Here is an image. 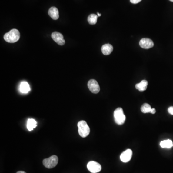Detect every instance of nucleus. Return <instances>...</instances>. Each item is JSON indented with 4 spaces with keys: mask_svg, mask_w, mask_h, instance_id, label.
I'll list each match as a JSON object with an SVG mask.
<instances>
[{
    "mask_svg": "<svg viewBox=\"0 0 173 173\" xmlns=\"http://www.w3.org/2000/svg\"><path fill=\"white\" fill-rule=\"evenodd\" d=\"M88 86L92 93L97 94L100 92V86L96 80L95 79H91L89 80L88 83Z\"/></svg>",
    "mask_w": 173,
    "mask_h": 173,
    "instance_id": "obj_6",
    "label": "nucleus"
},
{
    "mask_svg": "<svg viewBox=\"0 0 173 173\" xmlns=\"http://www.w3.org/2000/svg\"><path fill=\"white\" fill-rule=\"evenodd\" d=\"M58 162V158L57 156H52L48 158L43 160V164L45 167L48 169H51L55 167Z\"/></svg>",
    "mask_w": 173,
    "mask_h": 173,
    "instance_id": "obj_4",
    "label": "nucleus"
},
{
    "mask_svg": "<svg viewBox=\"0 0 173 173\" xmlns=\"http://www.w3.org/2000/svg\"><path fill=\"white\" fill-rule=\"evenodd\" d=\"M114 116L115 123L119 125H122L125 122L126 117L122 108L119 107L115 110L114 111Z\"/></svg>",
    "mask_w": 173,
    "mask_h": 173,
    "instance_id": "obj_2",
    "label": "nucleus"
},
{
    "mask_svg": "<svg viewBox=\"0 0 173 173\" xmlns=\"http://www.w3.org/2000/svg\"><path fill=\"white\" fill-rule=\"evenodd\" d=\"M97 15H98V17H100V16H101V14H100V13H98V12L97 13Z\"/></svg>",
    "mask_w": 173,
    "mask_h": 173,
    "instance_id": "obj_21",
    "label": "nucleus"
},
{
    "mask_svg": "<svg viewBox=\"0 0 173 173\" xmlns=\"http://www.w3.org/2000/svg\"><path fill=\"white\" fill-rule=\"evenodd\" d=\"M141 111L144 114H146V113H149L151 112V107L150 105L148 104H146V103H145V104H143L142 105L141 107Z\"/></svg>",
    "mask_w": 173,
    "mask_h": 173,
    "instance_id": "obj_17",
    "label": "nucleus"
},
{
    "mask_svg": "<svg viewBox=\"0 0 173 173\" xmlns=\"http://www.w3.org/2000/svg\"><path fill=\"white\" fill-rule=\"evenodd\" d=\"M168 111L169 114H170L171 115H173V107L171 106V107H169L168 109Z\"/></svg>",
    "mask_w": 173,
    "mask_h": 173,
    "instance_id": "obj_18",
    "label": "nucleus"
},
{
    "mask_svg": "<svg viewBox=\"0 0 173 173\" xmlns=\"http://www.w3.org/2000/svg\"><path fill=\"white\" fill-rule=\"evenodd\" d=\"M48 14L50 17L54 20H57L59 17V11L55 7H51L48 11Z\"/></svg>",
    "mask_w": 173,
    "mask_h": 173,
    "instance_id": "obj_10",
    "label": "nucleus"
},
{
    "mask_svg": "<svg viewBox=\"0 0 173 173\" xmlns=\"http://www.w3.org/2000/svg\"><path fill=\"white\" fill-rule=\"evenodd\" d=\"M148 84V82L146 80H142L141 82L136 84L135 86L136 89L138 90L139 91L143 92L146 90L147 88Z\"/></svg>",
    "mask_w": 173,
    "mask_h": 173,
    "instance_id": "obj_12",
    "label": "nucleus"
},
{
    "mask_svg": "<svg viewBox=\"0 0 173 173\" xmlns=\"http://www.w3.org/2000/svg\"><path fill=\"white\" fill-rule=\"evenodd\" d=\"M98 15L96 14H91L88 18V21L91 25H95L97 22Z\"/></svg>",
    "mask_w": 173,
    "mask_h": 173,
    "instance_id": "obj_16",
    "label": "nucleus"
},
{
    "mask_svg": "<svg viewBox=\"0 0 173 173\" xmlns=\"http://www.w3.org/2000/svg\"><path fill=\"white\" fill-rule=\"evenodd\" d=\"M78 133L82 137L85 138L87 137L90 133V127H88L87 122L84 120L79 121L78 124Z\"/></svg>",
    "mask_w": 173,
    "mask_h": 173,
    "instance_id": "obj_3",
    "label": "nucleus"
},
{
    "mask_svg": "<svg viewBox=\"0 0 173 173\" xmlns=\"http://www.w3.org/2000/svg\"><path fill=\"white\" fill-rule=\"evenodd\" d=\"M160 145L163 148H171L173 146V141L170 139H167L165 141H161Z\"/></svg>",
    "mask_w": 173,
    "mask_h": 173,
    "instance_id": "obj_15",
    "label": "nucleus"
},
{
    "mask_svg": "<svg viewBox=\"0 0 173 173\" xmlns=\"http://www.w3.org/2000/svg\"><path fill=\"white\" fill-rule=\"evenodd\" d=\"M30 90V87L27 82H23L21 83L20 86V91L21 92L27 93L28 92H29Z\"/></svg>",
    "mask_w": 173,
    "mask_h": 173,
    "instance_id": "obj_13",
    "label": "nucleus"
},
{
    "mask_svg": "<svg viewBox=\"0 0 173 173\" xmlns=\"http://www.w3.org/2000/svg\"><path fill=\"white\" fill-rule=\"evenodd\" d=\"M132 156V151L130 149H128L124 151L120 155V160L123 163H128L131 160Z\"/></svg>",
    "mask_w": 173,
    "mask_h": 173,
    "instance_id": "obj_9",
    "label": "nucleus"
},
{
    "mask_svg": "<svg viewBox=\"0 0 173 173\" xmlns=\"http://www.w3.org/2000/svg\"><path fill=\"white\" fill-rule=\"evenodd\" d=\"M20 37V32L18 29H13L4 35L5 41L9 43H15L18 42Z\"/></svg>",
    "mask_w": 173,
    "mask_h": 173,
    "instance_id": "obj_1",
    "label": "nucleus"
},
{
    "mask_svg": "<svg viewBox=\"0 0 173 173\" xmlns=\"http://www.w3.org/2000/svg\"><path fill=\"white\" fill-rule=\"evenodd\" d=\"M51 36L53 40L60 45H64L65 44V40H64V36L60 33L54 32L52 34Z\"/></svg>",
    "mask_w": 173,
    "mask_h": 173,
    "instance_id": "obj_7",
    "label": "nucleus"
},
{
    "mask_svg": "<svg viewBox=\"0 0 173 173\" xmlns=\"http://www.w3.org/2000/svg\"><path fill=\"white\" fill-rule=\"evenodd\" d=\"M113 51V47L110 44H104L101 47V52L102 54L105 55H110Z\"/></svg>",
    "mask_w": 173,
    "mask_h": 173,
    "instance_id": "obj_11",
    "label": "nucleus"
},
{
    "mask_svg": "<svg viewBox=\"0 0 173 173\" xmlns=\"http://www.w3.org/2000/svg\"><path fill=\"white\" fill-rule=\"evenodd\" d=\"M37 122L33 119H29L27 123V128L29 131L33 130L37 127Z\"/></svg>",
    "mask_w": 173,
    "mask_h": 173,
    "instance_id": "obj_14",
    "label": "nucleus"
},
{
    "mask_svg": "<svg viewBox=\"0 0 173 173\" xmlns=\"http://www.w3.org/2000/svg\"><path fill=\"white\" fill-rule=\"evenodd\" d=\"M88 169L92 173H97L101 171V166L96 161H90L87 164Z\"/></svg>",
    "mask_w": 173,
    "mask_h": 173,
    "instance_id": "obj_5",
    "label": "nucleus"
},
{
    "mask_svg": "<svg viewBox=\"0 0 173 173\" xmlns=\"http://www.w3.org/2000/svg\"><path fill=\"white\" fill-rule=\"evenodd\" d=\"M169 1H170L172 2H173V0H169Z\"/></svg>",
    "mask_w": 173,
    "mask_h": 173,
    "instance_id": "obj_23",
    "label": "nucleus"
},
{
    "mask_svg": "<svg viewBox=\"0 0 173 173\" xmlns=\"http://www.w3.org/2000/svg\"><path fill=\"white\" fill-rule=\"evenodd\" d=\"M139 45L143 49H149L153 47L154 43L150 38H143L139 42Z\"/></svg>",
    "mask_w": 173,
    "mask_h": 173,
    "instance_id": "obj_8",
    "label": "nucleus"
},
{
    "mask_svg": "<svg viewBox=\"0 0 173 173\" xmlns=\"http://www.w3.org/2000/svg\"><path fill=\"white\" fill-rule=\"evenodd\" d=\"M130 2H131L132 4H137L141 1L142 0H130Z\"/></svg>",
    "mask_w": 173,
    "mask_h": 173,
    "instance_id": "obj_19",
    "label": "nucleus"
},
{
    "mask_svg": "<svg viewBox=\"0 0 173 173\" xmlns=\"http://www.w3.org/2000/svg\"><path fill=\"white\" fill-rule=\"evenodd\" d=\"M16 173H26L25 172H24V171H18V172H17Z\"/></svg>",
    "mask_w": 173,
    "mask_h": 173,
    "instance_id": "obj_22",
    "label": "nucleus"
},
{
    "mask_svg": "<svg viewBox=\"0 0 173 173\" xmlns=\"http://www.w3.org/2000/svg\"><path fill=\"white\" fill-rule=\"evenodd\" d=\"M156 111L155 108H151V111L150 113L152 114H155L156 113Z\"/></svg>",
    "mask_w": 173,
    "mask_h": 173,
    "instance_id": "obj_20",
    "label": "nucleus"
}]
</instances>
